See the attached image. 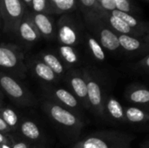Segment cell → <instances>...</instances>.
I'll list each match as a JSON object with an SVG mask.
<instances>
[{"instance_id": "11", "label": "cell", "mask_w": 149, "mask_h": 148, "mask_svg": "<svg viewBox=\"0 0 149 148\" xmlns=\"http://www.w3.org/2000/svg\"><path fill=\"white\" fill-rule=\"evenodd\" d=\"M101 19L109 28H111L118 35H129V36H134V37H138V38L143 36L141 33H140L139 31H135L134 29L127 25L120 18H119L116 16L112 15L111 13L104 12Z\"/></svg>"}, {"instance_id": "42", "label": "cell", "mask_w": 149, "mask_h": 148, "mask_svg": "<svg viewBox=\"0 0 149 148\" xmlns=\"http://www.w3.org/2000/svg\"><path fill=\"white\" fill-rule=\"evenodd\" d=\"M0 148H1V147H0Z\"/></svg>"}, {"instance_id": "19", "label": "cell", "mask_w": 149, "mask_h": 148, "mask_svg": "<svg viewBox=\"0 0 149 148\" xmlns=\"http://www.w3.org/2000/svg\"><path fill=\"white\" fill-rule=\"evenodd\" d=\"M39 59L42 62H44L46 65H48L58 77L63 75L65 73V66L64 63L59 58V57H58L54 53L46 52V51L42 52L40 54Z\"/></svg>"}, {"instance_id": "14", "label": "cell", "mask_w": 149, "mask_h": 148, "mask_svg": "<svg viewBox=\"0 0 149 148\" xmlns=\"http://www.w3.org/2000/svg\"><path fill=\"white\" fill-rule=\"evenodd\" d=\"M34 25L40 36L51 38L54 35V24L52 17L44 13H33L31 15Z\"/></svg>"}, {"instance_id": "21", "label": "cell", "mask_w": 149, "mask_h": 148, "mask_svg": "<svg viewBox=\"0 0 149 148\" xmlns=\"http://www.w3.org/2000/svg\"><path fill=\"white\" fill-rule=\"evenodd\" d=\"M110 13L112 15L116 16L119 18H120L127 25H129L131 28L134 29L135 31H139L142 35H144L148 31V26H147V24L145 23L140 21L137 17H135L134 16H133L131 13L122 12V11H120V10H113Z\"/></svg>"}, {"instance_id": "2", "label": "cell", "mask_w": 149, "mask_h": 148, "mask_svg": "<svg viewBox=\"0 0 149 148\" xmlns=\"http://www.w3.org/2000/svg\"><path fill=\"white\" fill-rule=\"evenodd\" d=\"M43 108L51 120L65 131L72 133V134H78L84 127V122L74 112L52 100L44 101Z\"/></svg>"}, {"instance_id": "26", "label": "cell", "mask_w": 149, "mask_h": 148, "mask_svg": "<svg viewBox=\"0 0 149 148\" xmlns=\"http://www.w3.org/2000/svg\"><path fill=\"white\" fill-rule=\"evenodd\" d=\"M87 45L93 57L95 59L98 61H104L106 59L105 51L95 37L87 35Z\"/></svg>"}, {"instance_id": "36", "label": "cell", "mask_w": 149, "mask_h": 148, "mask_svg": "<svg viewBox=\"0 0 149 148\" xmlns=\"http://www.w3.org/2000/svg\"><path fill=\"white\" fill-rule=\"evenodd\" d=\"M0 99H3V92L0 90Z\"/></svg>"}, {"instance_id": "1", "label": "cell", "mask_w": 149, "mask_h": 148, "mask_svg": "<svg viewBox=\"0 0 149 148\" xmlns=\"http://www.w3.org/2000/svg\"><path fill=\"white\" fill-rule=\"evenodd\" d=\"M134 136L119 131H103L86 136L77 142L78 148H132Z\"/></svg>"}, {"instance_id": "40", "label": "cell", "mask_w": 149, "mask_h": 148, "mask_svg": "<svg viewBox=\"0 0 149 148\" xmlns=\"http://www.w3.org/2000/svg\"><path fill=\"white\" fill-rule=\"evenodd\" d=\"M72 148H78V147H72Z\"/></svg>"}, {"instance_id": "39", "label": "cell", "mask_w": 149, "mask_h": 148, "mask_svg": "<svg viewBox=\"0 0 149 148\" xmlns=\"http://www.w3.org/2000/svg\"><path fill=\"white\" fill-rule=\"evenodd\" d=\"M1 20H2V17H1V13H0V23H1Z\"/></svg>"}, {"instance_id": "31", "label": "cell", "mask_w": 149, "mask_h": 148, "mask_svg": "<svg viewBox=\"0 0 149 148\" xmlns=\"http://www.w3.org/2000/svg\"><path fill=\"white\" fill-rule=\"evenodd\" d=\"M11 148H30V145L24 140H17L11 135Z\"/></svg>"}, {"instance_id": "18", "label": "cell", "mask_w": 149, "mask_h": 148, "mask_svg": "<svg viewBox=\"0 0 149 148\" xmlns=\"http://www.w3.org/2000/svg\"><path fill=\"white\" fill-rule=\"evenodd\" d=\"M22 136L29 140L37 141L42 138V133L39 126L31 120H20L18 129Z\"/></svg>"}, {"instance_id": "33", "label": "cell", "mask_w": 149, "mask_h": 148, "mask_svg": "<svg viewBox=\"0 0 149 148\" xmlns=\"http://www.w3.org/2000/svg\"><path fill=\"white\" fill-rule=\"evenodd\" d=\"M11 132V130L8 127V126L3 122V120L0 118V133L8 134Z\"/></svg>"}, {"instance_id": "12", "label": "cell", "mask_w": 149, "mask_h": 148, "mask_svg": "<svg viewBox=\"0 0 149 148\" xmlns=\"http://www.w3.org/2000/svg\"><path fill=\"white\" fill-rule=\"evenodd\" d=\"M17 32L20 38L27 43H34L40 38V34L33 24L31 15H24L21 19Z\"/></svg>"}, {"instance_id": "27", "label": "cell", "mask_w": 149, "mask_h": 148, "mask_svg": "<svg viewBox=\"0 0 149 148\" xmlns=\"http://www.w3.org/2000/svg\"><path fill=\"white\" fill-rule=\"evenodd\" d=\"M31 7L34 13L47 14L52 12L48 0H31Z\"/></svg>"}, {"instance_id": "4", "label": "cell", "mask_w": 149, "mask_h": 148, "mask_svg": "<svg viewBox=\"0 0 149 148\" xmlns=\"http://www.w3.org/2000/svg\"><path fill=\"white\" fill-rule=\"evenodd\" d=\"M0 88L13 102L21 106H29L35 103L32 94L17 78L2 72H0Z\"/></svg>"}, {"instance_id": "7", "label": "cell", "mask_w": 149, "mask_h": 148, "mask_svg": "<svg viewBox=\"0 0 149 148\" xmlns=\"http://www.w3.org/2000/svg\"><path fill=\"white\" fill-rule=\"evenodd\" d=\"M88 23L94 27V32L97 36L96 39L99 41L104 50L114 52L120 48L118 34L109 28L101 18L88 21Z\"/></svg>"}, {"instance_id": "35", "label": "cell", "mask_w": 149, "mask_h": 148, "mask_svg": "<svg viewBox=\"0 0 149 148\" xmlns=\"http://www.w3.org/2000/svg\"><path fill=\"white\" fill-rule=\"evenodd\" d=\"M22 2H24V3H26L29 6H31V0H22Z\"/></svg>"}, {"instance_id": "23", "label": "cell", "mask_w": 149, "mask_h": 148, "mask_svg": "<svg viewBox=\"0 0 149 148\" xmlns=\"http://www.w3.org/2000/svg\"><path fill=\"white\" fill-rule=\"evenodd\" d=\"M0 118L8 126L11 131H17L20 123V118L18 114L9 107H0Z\"/></svg>"}, {"instance_id": "8", "label": "cell", "mask_w": 149, "mask_h": 148, "mask_svg": "<svg viewBox=\"0 0 149 148\" xmlns=\"http://www.w3.org/2000/svg\"><path fill=\"white\" fill-rule=\"evenodd\" d=\"M67 81L71 87L72 92L74 96L80 100L85 107L89 108L87 100V88L82 70H72L67 74Z\"/></svg>"}, {"instance_id": "6", "label": "cell", "mask_w": 149, "mask_h": 148, "mask_svg": "<svg viewBox=\"0 0 149 148\" xmlns=\"http://www.w3.org/2000/svg\"><path fill=\"white\" fill-rule=\"evenodd\" d=\"M24 13V8L22 0H2L1 17L3 20L4 31L17 32Z\"/></svg>"}, {"instance_id": "41", "label": "cell", "mask_w": 149, "mask_h": 148, "mask_svg": "<svg viewBox=\"0 0 149 148\" xmlns=\"http://www.w3.org/2000/svg\"><path fill=\"white\" fill-rule=\"evenodd\" d=\"M30 148H31V147H30ZM33 148H40V147H33Z\"/></svg>"}, {"instance_id": "28", "label": "cell", "mask_w": 149, "mask_h": 148, "mask_svg": "<svg viewBox=\"0 0 149 148\" xmlns=\"http://www.w3.org/2000/svg\"><path fill=\"white\" fill-rule=\"evenodd\" d=\"M115 3V8L117 10L131 13L134 10V7L130 0H113Z\"/></svg>"}, {"instance_id": "15", "label": "cell", "mask_w": 149, "mask_h": 148, "mask_svg": "<svg viewBox=\"0 0 149 148\" xmlns=\"http://www.w3.org/2000/svg\"><path fill=\"white\" fill-rule=\"evenodd\" d=\"M125 97L136 105H148L149 102L148 89L142 85H131L125 92Z\"/></svg>"}, {"instance_id": "16", "label": "cell", "mask_w": 149, "mask_h": 148, "mask_svg": "<svg viewBox=\"0 0 149 148\" xmlns=\"http://www.w3.org/2000/svg\"><path fill=\"white\" fill-rule=\"evenodd\" d=\"M30 66L31 67V70L33 73L36 75V77L44 82L52 83V82L57 81L58 78L52 71V69L48 65H46L44 62H42L40 59L32 60L30 63Z\"/></svg>"}, {"instance_id": "32", "label": "cell", "mask_w": 149, "mask_h": 148, "mask_svg": "<svg viewBox=\"0 0 149 148\" xmlns=\"http://www.w3.org/2000/svg\"><path fill=\"white\" fill-rule=\"evenodd\" d=\"M3 144H11V135L0 133V146Z\"/></svg>"}, {"instance_id": "3", "label": "cell", "mask_w": 149, "mask_h": 148, "mask_svg": "<svg viewBox=\"0 0 149 148\" xmlns=\"http://www.w3.org/2000/svg\"><path fill=\"white\" fill-rule=\"evenodd\" d=\"M0 72L15 78L25 77L24 54L17 46L8 44H0Z\"/></svg>"}, {"instance_id": "25", "label": "cell", "mask_w": 149, "mask_h": 148, "mask_svg": "<svg viewBox=\"0 0 149 148\" xmlns=\"http://www.w3.org/2000/svg\"><path fill=\"white\" fill-rule=\"evenodd\" d=\"M51 11L54 13H65L76 8V0H48Z\"/></svg>"}, {"instance_id": "38", "label": "cell", "mask_w": 149, "mask_h": 148, "mask_svg": "<svg viewBox=\"0 0 149 148\" xmlns=\"http://www.w3.org/2000/svg\"><path fill=\"white\" fill-rule=\"evenodd\" d=\"M2 104H3V101H2V99H0V107L2 106Z\"/></svg>"}, {"instance_id": "24", "label": "cell", "mask_w": 149, "mask_h": 148, "mask_svg": "<svg viewBox=\"0 0 149 148\" xmlns=\"http://www.w3.org/2000/svg\"><path fill=\"white\" fill-rule=\"evenodd\" d=\"M58 53L60 56L59 58L67 65H76L79 60L78 51L73 46L60 44L58 47Z\"/></svg>"}, {"instance_id": "29", "label": "cell", "mask_w": 149, "mask_h": 148, "mask_svg": "<svg viewBox=\"0 0 149 148\" xmlns=\"http://www.w3.org/2000/svg\"><path fill=\"white\" fill-rule=\"evenodd\" d=\"M134 68L135 71H140L142 72H148L149 69V55L147 53L142 58H141L138 62L134 65Z\"/></svg>"}, {"instance_id": "37", "label": "cell", "mask_w": 149, "mask_h": 148, "mask_svg": "<svg viewBox=\"0 0 149 148\" xmlns=\"http://www.w3.org/2000/svg\"><path fill=\"white\" fill-rule=\"evenodd\" d=\"M1 9H2V0H0V13H1Z\"/></svg>"}, {"instance_id": "22", "label": "cell", "mask_w": 149, "mask_h": 148, "mask_svg": "<svg viewBox=\"0 0 149 148\" xmlns=\"http://www.w3.org/2000/svg\"><path fill=\"white\" fill-rule=\"evenodd\" d=\"M79 2L86 14L87 22L102 17L104 11L99 7L96 0H79Z\"/></svg>"}, {"instance_id": "9", "label": "cell", "mask_w": 149, "mask_h": 148, "mask_svg": "<svg viewBox=\"0 0 149 148\" xmlns=\"http://www.w3.org/2000/svg\"><path fill=\"white\" fill-rule=\"evenodd\" d=\"M57 38L61 44L69 46L76 45L79 40L77 27L65 17H61L58 23Z\"/></svg>"}, {"instance_id": "30", "label": "cell", "mask_w": 149, "mask_h": 148, "mask_svg": "<svg viewBox=\"0 0 149 148\" xmlns=\"http://www.w3.org/2000/svg\"><path fill=\"white\" fill-rule=\"evenodd\" d=\"M99 7L104 11V12H112L113 10H116L115 3L113 0H96Z\"/></svg>"}, {"instance_id": "17", "label": "cell", "mask_w": 149, "mask_h": 148, "mask_svg": "<svg viewBox=\"0 0 149 148\" xmlns=\"http://www.w3.org/2000/svg\"><path fill=\"white\" fill-rule=\"evenodd\" d=\"M105 114H108L113 120L118 122H126L124 114V106L113 97L105 99Z\"/></svg>"}, {"instance_id": "34", "label": "cell", "mask_w": 149, "mask_h": 148, "mask_svg": "<svg viewBox=\"0 0 149 148\" xmlns=\"http://www.w3.org/2000/svg\"><path fill=\"white\" fill-rule=\"evenodd\" d=\"M0 147L1 148H11V144H3Z\"/></svg>"}, {"instance_id": "5", "label": "cell", "mask_w": 149, "mask_h": 148, "mask_svg": "<svg viewBox=\"0 0 149 148\" xmlns=\"http://www.w3.org/2000/svg\"><path fill=\"white\" fill-rule=\"evenodd\" d=\"M83 76L85 78L87 88V100L89 107H91L98 115L104 117L105 110V97L103 93L102 87L97 79L93 75V73L87 69L82 70Z\"/></svg>"}, {"instance_id": "13", "label": "cell", "mask_w": 149, "mask_h": 148, "mask_svg": "<svg viewBox=\"0 0 149 148\" xmlns=\"http://www.w3.org/2000/svg\"><path fill=\"white\" fill-rule=\"evenodd\" d=\"M120 47L127 53H141L148 51V42L138 37L129 35H118Z\"/></svg>"}, {"instance_id": "10", "label": "cell", "mask_w": 149, "mask_h": 148, "mask_svg": "<svg viewBox=\"0 0 149 148\" xmlns=\"http://www.w3.org/2000/svg\"><path fill=\"white\" fill-rule=\"evenodd\" d=\"M46 93L49 95L52 101L69 110H75L79 107V99L72 92L67 89L61 87H48L46 89Z\"/></svg>"}, {"instance_id": "20", "label": "cell", "mask_w": 149, "mask_h": 148, "mask_svg": "<svg viewBox=\"0 0 149 148\" xmlns=\"http://www.w3.org/2000/svg\"><path fill=\"white\" fill-rule=\"evenodd\" d=\"M124 114L126 122H130L133 124L146 123L149 120L148 111L137 106L124 107Z\"/></svg>"}]
</instances>
